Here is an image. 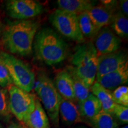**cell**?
Here are the masks:
<instances>
[{"instance_id": "6da1fadb", "label": "cell", "mask_w": 128, "mask_h": 128, "mask_svg": "<svg viewBox=\"0 0 128 128\" xmlns=\"http://www.w3.org/2000/svg\"><path fill=\"white\" fill-rule=\"evenodd\" d=\"M39 24L33 20H17L10 23L2 33V42L10 54L22 56L30 55Z\"/></svg>"}, {"instance_id": "7a4b0ae2", "label": "cell", "mask_w": 128, "mask_h": 128, "mask_svg": "<svg viewBox=\"0 0 128 128\" xmlns=\"http://www.w3.org/2000/svg\"><path fill=\"white\" fill-rule=\"evenodd\" d=\"M34 38L35 53L41 61L52 66L66 58L68 50L66 43L52 29L43 28Z\"/></svg>"}, {"instance_id": "3957f363", "label": "cell", "mask_w": 128, "mask_h": 128, "mask_svg": "<svg viewBox=\"0 0 128 128\" xmlns=\"http://www.w3.org/2000/svg\"><path fill=\"white\" fill-rule=\"evenodd\" d=\"M98 58L96 48L91 42L76 46L71 58L74 71L90 88L96 81Z\"/></svg>"}, {"instance_id": "277c9868", "label": "cell", "mask_w": 128, "mask_h": 128, "mask_svg": "<svg viewBox=\"0 0 128 128\" xmlns=\"http://www.w3.org/2000/svg\"><path fill=\"white\" fill-rule=\"evenodd\" d=\"M33 88L53 124L58 127L60 122L59 107L61 97L58 92L54 82L45 74L40 73L35 80Z\"/></svg>"}, {"instance_id": "5b68a950", "label": "cell", "mask_w": 128, "mask_h": 128, "mask_svg": "<svg viewBox=\"0 0 128 128\" xmlns=\"http://www.w3.org/2000/svg\"><path fill=\"white\" fill-rule=\"evenodd\" d=\"M0 60L8 72L12 84L30 92L34 87L35 76L29 66L9 53L0 52Z\"/></svg>"}, {"instance_id": "8992f818", "label": "cell", "mask_w": 128, "mask_h": 128, "mask_svg": "<svg viewBox=\"0 0 128 128\" xmlns=\"http://www.w3.org/2000/svg\"><path fill=\"white\" fill-rule=\"evenodd\" d=\"M49 20L62 35L79 44L84 42L85 38L80 30L76 14L58 8L51 14Z\"/></svg>"}, {"instance_id": "52a82bcc", "label": "cell", "mask_w": 128, "mask_h": 128, "mask_svg": "<svg viewBox=\"0 0 128 128\" xmlns=\"http://www.w3.org/2000/svg\"><path fill=\"white\" fill-rule=\"evenodd\" d=\"M9 95L10 110L11 113L21 122H23L27 116L33 110L35 96L26 92L14 84L7 88Z\"/></svg>"}, {"instance_id": "ba28073f", "label": "cell", "mask_w": 128, "mask_h": 128, "mask_svg": "<svg viewBox=\"0 0 128 128\" xmlns=\"http://www.w3.org/2000/svg\"><path fill=\"white\" fill-rule=\"evenodd\" d=\"M10 17L18 20H26L40 14L44 11L41 3L34 0H10L6 3Z\"/></svg>"}, {"instance_id": "9c48e42d", "label": "cell", "mask_w": 128, "mask_h": 128, "mask_svg": "<svg viewBox=\"0 0 128 128\" xmlns=\"http://www.w3.org/2000/svg\"><path fill=\"white\" fill-rule=\"evenodd\" d=\"M121 40L108 26L99 30L94 44L97 56L112 54L118 50L120 47Z\"/></svg>"}, {"instance_id": "30bf717a", "label": "cell", "mask_w": 128, "mask_h": 128, "mask_svg": "<svg viewBox=\"0 0 128 128\" xmlns=\"http://www.w3.org/2000/svg\"><path fill=\"white\" fill-rule=\"evenodd\" d=\"M127 55L121 51L98 56L96 80L108 74L116 71L128 62Z\"/></svg>"}, {"instance_id": "8fae6325", "label": "cell", "mask_w": 128, "mask_h": 128, "mask_svg": "<svg viewBox=\"0 0 128 128\" xmlns=\"http://www.w3.org/2000/svg\"><path fill=\"white\" fill-rule=\"evenodd\" d=\"M95 81L110 91L126 84L128 81V62L116 71L102 76Z\"/></svg>"}, {"instance_id": "7c38bea8", "label": "cell", "mask_w": 128, "mask_h": 128, "mask_svg": "<svg viewBox=\"0 0 128 128\" xmlns=\"http://www.w3.org/2000/svg\"><path fill=\"white\" fill-rule=\"evenodd\" d=\"M22 123L24 128H50L49 118L39 99L35 97L34 108Z\"/></svg>"}, {"instance_id": "4fadbf2b", "label": "cell", "mask_w": 128, "mask_h": 128, "mask_svg": "<svg viewBox=\"0 0 128 128\" xmlns=\"http://www.w3.org/2000/svg\"><path fill=\"white\" fill-rule=\"evenodd\" d=\"M61 97L59 107V113L64 124H70L82 122V118L80 112L78 103Z\"/></svg>"}, {"instance_id": "5bb4252c", "label": "cell", "mask_w": 128, "mask_h": 128, "mask_svg": "<svg viewBox=\"0 0 128 128\" xmlns=\"http://www.w3.org/2000/svg\"><path fill=\"white\" fill-rule=\"evenodd\" d=\"M87 13L96 28L100 30L110 24L115 12L104 5L100 4L93 6L87 11Z\"/></svg>"}, {"instance_id": "9a60e30c", "label": "cell", "mask_w": 128, "mask_h": 128, "mask_svg": "<svg viewBox=\"0 0 128 128\" xmlns=\"http://www.w3.org/2000/svg\"><path fill=\"white\" fill-rule=\"evenodd\" d=\"M54 84L60 97L66 100L76 101L72 80L70 73L66 70H62L57 74Z\"/></svg>"}, {"instance_id": "2e32d148", "label": "cell", "mask_w": 128, "mask_h": 128, "mask_svg": "<svg viewBox=\"0 0 128 128\" xmlns=\"http://www.w3.org/2000/svg\"><path fill=\"white\" fill-rule=\"evenodd\" d=\"M90 92L100 102L102 110L112 115L116 103L113 102L111 91L105 88L95 81L91 86Z\"/></svg>"}, {"instance_id": "e0dca14e", "label": "cell", "mask_w": 128, "mask_h": 128, "mask_svg": "<svg viewBox=\"0 0 128 128\" xmlns=\"http://www.w3.org/2000/svg\"><path fill=\"white\" fill-rule=\"evenodd\" d=\"M81 117L92 120L102 110V105L99 100L92 92L81 103L78 104Z\"/></svg>"}, {"instance_id": "ac0fdd59", "label": "cell", "mask_w": 128, "mask_h": 128, "mask_svg": "<svg viewBox=\"0 0 128 128\" xmlns=\"http://www.w3.org/2000/svg\"><path fill=\"white\" fill-rule=\"evenodd\" d=\"M57 4L59 9L76 15L87 12L93 6L92 1L88 0H58Z\"/></svg>"}, {"instance_id": "d6986e66", "label": "cell", "mask_w": 128, "mask_h": 128, "mask_svg": "<svg viewBox=\"0 0 128 128\" xmlns=\"http://www.w3.org/2000/svg\"><path fill=\"white\" fill-rule=\"evenodd\" d=\"M66 70L70 73L72 80L74 92L76 101L78 104L81 103L87 98L89 94L90 93V88L88 87L83 82L82 80L76 74L71 65L67 66Z\"/></svg>"}, {"instance_id": "ffe728a7", "label": "cell", "mask_w": 128, "mask_h": 128, "mask_svg": "<svg viewBox=\"0 0 128 128\" xmlns=\"http://www.w3.org/2000/svg\"><path fill=\"white\" fill-rule=\"evenodd\" d=\"M80 30L84 38H92L97 36L99 30L90 18L87 12L78 15Z\"/></svg>"}, {"instance_id": "44dd1931", "label": "cell", "mask_w": 128, "mask_h": 128, "mask_svg": "<svg viewBox=\"0 0 128 128\" xmlns=\"http://www.w3.org/2000/svg\"><path fill=\"white\" fill-rule=\"evenodd\" d=\"M112 30L118 36L122 38H127L128 35V20L120 11L115 12L113 20L110 23Z\"/></svg>"}, {"instance_id": "7402d4cb", "label": "cell", "mask_w": 128, "mask_h": 128, "mask_svg": "<svg viewBox=\"0 0 128 128\" xmlns=\"http://www.w3.org/2000/svg\"><path fill=\"white\" fill-rule=\"evenodd\" d=\"M90 122L93 128H119L113 116L102 110Z\"/></svg>"}, {"instance_id": "603a6c76", "label": "cell", "mask_w": 128, "mask_h": 128, "mask_svg": "<svg viewBox=\"0 0 128 128\" xmlns=\"http://www.w3.org/2000/svg\"><path fill=\"white\" fill-rule=\"evenodd\" d=\"M0 116L4 120L8 121L12 116L10 110L9 95L7 88L0 87Z\"/></svg>"}, {"instance_id": "cb8c5ba5", "label": "cell", "mask_w": 128, "mask_h": 128, "mask_svg": "<svg viewBox=\"0 0 128 128\" xmlns=\"http://www.w3.org/2000/svg\"><path fill=\"white\" fill-rule=\"evenodd\" d=\"M113 102L118 104L128 106V88L124 86L117 87L112 92Z\"/></svg>"}, {"instance_id": "d4e9b609", "label": "cell", "mask_w": 128, "mask_h": 128, "mask_svg": "<svg viewBox=\"0 0 128 128\" xmlns=\"http://www.w3.org/2000/svg\"><path fill=\"white\" fill-rule=\"evenodd\" d=\"M112 116L120 124H127L128 123V108L116 104Z\"/></svg>"}, {"instance_id": "484cf974", "label": "cell", "mask_w": 128, "mask_h": 128, "mask_svg": "<svg viewBox=\"0 0 128 128\" xmlns=\"http://www.w3.org/2000/svg\"><path fill=\"white\" fill-rule=\"evenodd\" d=\"M12 84V80L7 68L0 60V87L7 88L10 85Z\"/></svg>"}, {"instance_id": "4316f807", "label": "cell", "mask_w": 128, "mask_h": 128, "mask_svg": "<svg viewBox=\"0 0 128 128\" xmlns=\"http://www.w3.org/2000/svg\"><path fill=\"white\" fill-rule=\"evenodd\" d=\"M119 4V7L120 8V12L124 16L128 17V0H122L120 1Z\"/></svg>"}, {"instance_id": "83f0119b", "label": "cell", "mask_w": 128, "mask_h": 128, "mask_svg": "<svg viewBox=\"0 0 128 128\" xmlns=\"http://www.w3.org/2000/svg\"><path fill=\"white\" fill-rule=\"evenodd\" d=\"M7 128H22L20 127V126H18V124H15V123H11V124L8 126Z\"/></svg>"}, {"instance_id": "f1b7e54d", "label": "cell", "mask_w": 128, "mask_h": 128, "mask_svg": "<svg viewBox=\"0 0 128 128\" xmlns=\"http://www.w3.org/2000/svg\"><path fill=\"white\" fill-rule=\"evenodd\" d=\"M121 128H128V125H126V126H124V127H122Z\"/></svg>"}, {"instance_id": "f546056e", "label": "cell", "mask_w": 128, "mask_h": 128, "mask_svg": "<svg viewBox=\"0 0 128 128\" xmlns=\"http://www.w3.org/2000/svg\"><path fill=\"white\" fill-rule=\"evenodd\" d=\"M0 128H3V127L2 126V125H1V124H0Z\"/></svg>"}, {"instance_id": "4dcf8cb0", "label": "cell", "mask_w": 128, "mask_h": 128, "mask_svg": "<svg viewBox=\"0 0 128 128\" xmlns=\"http://www.w3.org/2000/svg\"><path fill=\"white\" fill-rule=\"evenodd\" d=\"M0 33H1V23H0Z\"/></svg>"}, {"instance_id": "1f68e13d", "label": "cell", "mask_w": 128, "mask_h": 128, "mask_svg": "<svg viewBox=\"0 0 128 128\" xmlns=\"http://www.w3.org/2000/svg\"></svg>"}]
</instances>
